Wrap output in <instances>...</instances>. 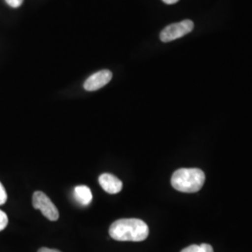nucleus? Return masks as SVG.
<instances>
[{
    "label": "nucleus",
    "mask_w": 252,
    "mask_h": 252,
    "mask_svg": "<svg viewBox=\"0 0 252 252\" xmlns=\"http://www.w3.org/2000/svg\"><path fill=\"white\" fill-rule=\"evenodd\" d=\"M149 227L139 219H121L109 228V235L116 241L141 242L149 236Z\"/></svg>",
    "instance_id": "nucleus-1"
},
{
    "label": "nucleus",
    "mask_w": 252,
    "mask_h": 252,
    "mask_svg": "<svg viewBox=\"0 0 252 252\" xmlns=\"http://www.w3.org/2000/svg\"><path fill=\"white\" fill-rule=\"evenodd\" d=\"M205 180V173L199 168H180L174 172L171 184L179 191L192 193L201 189Z\"/></svg>",
    "instance_id": "nucleus-2"
},
{
    "label": "nucleus",
    "mask_w": 252,
    "mask_h": 252,
    "mask_svg": "<svg viewBox=\"0 0 252 252\" xmlns=\"http://www.w3.org/2000/svg\"><path fill=\"white\" fill-rule=\"evenodd\" d=\"M193 22L190 20H184L180 23L172 24L162 30L160 34V38L162 42H170L186 36L193 30Z\"/></svg>",
    "instance_id": "nucleus-3"
},
{
    "label": "nucleus",
    "mask_w": 252,
    "mask_h": 252,
    "mask_svg": "<svg viewBox=\"0 0 252 252\" xmlns=\"http://www.w3.org/2000/svg\"><path fill=\"white\" fill-rule=\"evenodd\" d=\"M32 204L33 207L38 209L48 220L55 221L59 219V212L57 207L54 206L52 200L49 198L44 192L36 191L33 194Z\"/></svg>",
    "instance_id": "nucleus-4"
},
{
    "label": "nucleus",
    "mask_w": 252,
    "mask_h": 252,
    "mask_svg": "<svg viewBox=\"0 0 252 252\" xmlns=\"http://www.w3.org/2000/svg\"><path fill=\"white\" fill-rule=\"evenodd\" d=\"M112 79V72L108 69L100 70L98 72L93 74L84 82V89L89 92H94L101 89L106 86Z\"/></svg>",
    "instance_id": "nucleus-5"
},
{
    "label": "nucleus",
    "mask_w": 252,
    "mask_h": 252,
    "mask_svg": "<svg viewBox=\"0 0 252 252\" xmlns=\"http://www.w3.org/2000/svg\"><path fill=\"white\" fill-rule=\"evenodd\" d=\"M99 184L105 191L109 194L119 193L123 189V182L114 175L104 173L99 177Z\"/></svg>",
    "instance_id": "nucleus-6"
},
{
    "label": "nucleus",
    "mask_w": 252,
    "mask_h": 252,
    "mask_svg": "<svg viewBox=\"0 0 252 252\" xmlns=\"http://www.w3.org/2000/svg\"><path fill=\"white\" fill-rule=\"evenodd\" d=\"M74 192H75V198L77 199V201L82 206H88L92 202L93 194L89 187L85 185L77 186L75 188Z\"/></svg>",
    "instance_id": "nucleus-7"
},
{
    "label": "nucleus",
    "mask_w": 252,
    "mask_h": 252,
    "mask_svg": "<svg viewBox=\"0 0 252 252\" xmlns=\"http://www.w3.org/2000/svg\"><path fill=\"white\" fill-rule=\"evenodd\" d=\"M181 252H214L212 247L208 244H202V245H191L184 250H182Z\"/></svg>",
    "instance_id": "nucleus-8"
},
{
    "label": "nucleus",
    "mask_w": 252,
    "mask_h": 252,
    "mask_svg": "<svg viewBox=\"0 0 252 252\" xmlns=\"http://www.w3.org/2000/svg\"><path fill=\"white\" fill-rule=\"evenodd\" d=\"M8 223H9V219L7 214L4 211L0 210V232L7 227Z\"/></svg>",
    "instance_id": "nucleus-9"
},
{
    "label": "nucleus",
    "mask_w": 252,
    "mask_h": 252,
    "mask_svg": "<svg viewBox=\"0 0 252 252\" xmlns=\"http://www.w3.org/2000/svg\"><path fill=\"white\" fill-rule=\"evenodd\" d=\"M7 198H8V195H7L6 189L4 188V186L2 185V183L0 182V206L4 205L6 203Z\"/></svg>",
    "instance_id": "nucleus-10"
},
{
    "label": "nucleus",
    "mask_w": 252,
    "mask_h": 252,
    "mask_svg": "<svg viewBox=\"0 0 252 252\" xmlns=\"http://www.w3.org/2000/svg\"><path fill=\"white\" fill-rule=\"evenodd\" d=\"M5 1L11 8H19L24 2V0H5Z\"/></svg>",
    "instance_id": "nucleus-11"
},
{
    "label": "nucleus",
    "mask_w": 252,
    "mask_h": 252,
    "mask_svg": "<svg viewBox=\"0 0 252 252\" xmlns=\"http://www.w3.org/2000/svg\"><path fill=\"white\" fill-rule=\"evenodd\" d=\"M37 252H61L56 250H52V249H48V248H41L38 250Z\"/></svg>",
    "instance_id": "nucleus-12"
},
{
    "label": "nucleus",
    "mask_w": 252,
    "mask_h": 252,
    "mask_svg": "<svg viewBox=\"0 0 252 252\" xmlns=\"http://www.w3.org/2000/svg\"><path fill=\"white\" fill-rule=\"evenodd\" d=\"M180 0H162V2H164L165 4H168V5H172V4H175L177 2H179Z\"/></svg>",
    "instance_id": "nucleus-13"
}]
</instances>
